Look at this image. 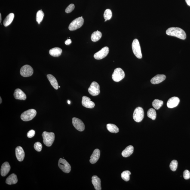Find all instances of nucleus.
I'll list each match as a JSON object with an SVG mask.
<instances>
[{
    "label": "nucleus",
    "mask_w": 190,
    "mask_h": 190,
    "mask_svg": "<svg viewBox=\"0 0 190 190\" xmlns=\"http://www.w3.org/2000/svg\"><path fill=\"white\" fill-rule=\"evenodd\" d=\"M102 34L99 31H96L93 32L91 36V40L94 42L98 41L101 38Z\"/></svg>",
    "instance_id": "26"
},
{
    "label": "nucleus",
    "mask_w": 190,
    "mask_h": 190,
    "mask_svg": "<svg viewBox=\"0 0 190 190\" xmlns=\"http://www.w3.org/2000/svg\"><path fill=\"white\" fill-rule=\"evenodd\" d=\"M60 86H59V88H60Z\"/></svg>",
    "instance_id": "43"
},
{
    "label": "nucleus",
    "mask_w": 190,
    "mask_h": 190,
    "mask_svg": "<svg viewBox=\"0 0 190 190\" xmlns=\"http://www.w3.org/2000/svg\"><path fill=\"white\" fill-rule=\"evenodd\" d=\"M34 71L32 67L29 65H25L21 68L20 75L24 77L31 76L33 75Z\"/></svg>",
    "instance_id": "10"
},
{
    "label": "nucleus",
    "mask_w": 190,
    "mask_h": 190,
    "mask_svg": "<svg viewBox=\"0 0 190 190\" xmlns=\"http://www.w3.org/2000/svg\"><path fill=\"white\" fill-rule=\"evenodd\" d=\"M14 96L15 99L20 100H25L26 98L25 93L20 89L17 88L15 90Z\"/></svg>",
    "instance_id": "17"
},
{
    "label": "nucleus",
    "mask_w": 190,
    "mask_h": 190,
    "mask_svg": "<svg viewBox=\"0 0 190 190\" xmlns=\"http://www.w3.org/2000/svg\"><path fill=\"white\" fill-rule=\"evenodd\" d=\"M49 54L53 57H59L61 55L62 53L61 49L58 47H55L51 49L49 51Z\"/></svg>",
    "instance_id": "23"
},
{
    "label": "nucleus",
    "mask_w": 190,
    "mask_h": 190,
    "mask_svg": "<svg viewBox=\"0 0 190 190\" xmlns=\"http://www.w3.org/2000/svg\"><path fill=\"white\" fill-rule=\"evenodd\" d=\"M178 166L177 161L176 160H174L170 163V168L172 171L175 172L177 169Z\"/></svg>",
    "instance_id": "33"
},
{
    "label": "nucleus",
    "mask_w": 190,
    "mask_h": 190,
    "mask_svg": "<svg viewBox=\"0 0 190 190\" xmlns=\"http://www.w3.org/2000/svg\"><path fill=\"white\" fill-rule=\"evenodd\" d=\"M0 99H1V101H0V103L1 104V102H2V99H1V97H0Z\"/></svg>",
    "instance_id": "41"
},
{
    "label": "nucleus",
    "mask_w": 190,
    "mask_h": 190,
    "mask_svg": "<svg viewBox=\"0 0 190 190\" xmlns=\"http://www.w3.org/2000/svg\"><path fill=\"white\" fill-rule=\"evenodd\" d=\"M133 119L137 122H141L144 117V111L142 108L140 107L135 109L133 113Z\"/></svg>",
    "instance_id": "7"
},
{
    "label": "nucleus",
    "mask_w": 190,
    "mask_h": 190,
    "mask_svg": "<svg viewBox=\"0 0 190 190\" xmlns=\"http://www.w3.org/2000/svg\"><path fill=\"white\" fill-rule=\"evenodd\" d=\"M72 123L77 130L79 131H83L85 129V126L81 120L74 117L72 119Z\"/></svg>",
    "instance_id": "12"
},
{
    "label": "nucleus",
    "mask_w": 190,
    "mask_h": 190,
    "mask_svg": "<svg viewBox=\"0 0 190 190\" xmlns=\"http://www.w3.org/2000/svg\"><path fill=\"white\" fill-rule=\"evenodd\" d=\"M48 79L49 81L50 84L54 88L57 90L59 88L58 83L57 82V80L54 76L51 75H47Z\"/></svg>",
    "instance_id": "21"
},
{
    "label": "nucleus",
    "mask_w": 190,
    "mask_h": 190,
    "mask_svg": "<svg viewBox=\"0 0 190 190\" xmlns=\"http://www.w3.org/2000/svg\"><path fill=\"white\" fill-rule=\"evenodd\" d=\"M92 182L95 189L96 190H101V180L100 178L97 176L94 175L92 177Z\"/></svg>",
    "instance_id": "18"
},
{
    "label": "nucleus",
    "mask_w": 190,
    "mask_h": 190,
    "mask_svg": "<svg viewBox=\"0 0 190 190\" xmlns=\"http://www.w3.org/2000/svg\"><path fill=\"white\" fill-rule=\"evenodd\" d=\"M125 76L124 71L121 68H116L112 75L113 80L116 82L121 81Z\"/></svg>",
    "instance_id": "6"
},
{
    "label": "nucleus",
    "mask_w": 190,
    "mask_h": 190,
    "mask_svg": "<svg viewBox=\"0 0 190 190\" xmlns=\"http://www.w3.org/2000/svg\"><path fill=\"white\" fill-rule=\"evenodd\" d=\"M165 75H156L151 80V82L153 84H157L162 82L166 79Z\"/></svg>",
    "instance_id": "19"
},
{
    "label": "nucleus",
    "mask_w": 190,
    "mask_h": 190,
    "mask_svg": "<svg viewBox=\"0 0 190 190\" xmlns=\"http://www.w3.org/2000/svg\"><path fill=\"white\" fill-rule=\"evenodd\" d=\"M100 150L98 149H95L90 157V162L91 164H95L99 160V158H100Z\"/></svg>",
    "instance_id": "15"
},
{
    "label": "nucleus",
    "mask_w": 190,
    "mask_h": 190,
    "mask_svg": "<svg viewBox=\"0 0 190 190\" xmlns=\"http://www.w3.org/2000/svg\"><path fill=\"white\" fill-rule=\"evenodd\" d=\"M37 114L36 110L31 109L25 111L21 114L20 118L22 121H31L36 116Z\"/></svg>",
    "instance_id": "3"
},
{
    "label": "nucleus",
    "mask_w": 190,
    "mask_h": 190,
    "mask_svg": "<svg viewBox=\"0 0 190 190\" xmlns=\"http://www.w3.org/2000/svg\"><path fill=\"white\" fill-rule=\"evenodd\" d=\"M68 103L69 104H71V102L69 100H68Z\"/></svg>",
    "instance_id": "42"
},
{
    "label": "nucleus",
    "mask_w": 190,
    "mask_h": 190,
    "mask_svg": "<svg viewBox=\"0 0 190 190\" xmlns=\"http://www.w3.org/2000/svg\"><path fill=\"white\" fill-rule=\"evenodd\" d=\"M187 4L190 6V0H185Z\"/></svg>",
    "instance_id": "39"
},
{
    "label": "nucleus",
    "mask_w": 190,
    "mask_h": 190,
    "mask_svg": "<svg viewBox=\"0 0 190 190\" xmlns=\"http://www.w3.org/2000/svg\"><path fill=\"white\" fill-rule=\"evenodd\" d=\"M132 47L133 54L138 59H142V55L139 40L137 39L133 40L132 43Z\"/></svg>",
    "instance_id": "4"
},
{
    "label": "nucleus",
    "mask_w": 190,
    "mask_h": 190,
    "mask_svg": "<svg viewBox=\"0 0 190 190\" xmlns=\"http://www.w3.org/2000/svg\"><path fill=\"white\" fill-rule=\"evenodd\" d=\"M166 33L167 35L176 37L179 39L183 40L186 39V33L183 29L179 28H170L167 30Z\"/></svg>",
    "instance_id": "1"
},
{
    "label": "nucleus",
    "mask_w": 190,
    "mask_h": 190,
    "mask_svg": "<svg viewBox=\"0 0 190 190\" xmlns=\"http://www.w3.org/2000/svg\"><path fill=\"white\" fill-rule=\"evenodd\" d=\"M147 116L151 119L155 120L156 118V113L155 110L152 108L149 109L147 112Z\"/></svg>",
    "instance_id": "29"
},
{
    "label": "nucleus",
    "mask_w": 190,
    "mask_h": 190,
    "mask_svg": "<svg viewBox=\"0 0 190 190\" xmlns=\"http://www.w3.org/2000/svg\"><path fill=\"white\" fill-rule=\"evenodd\" d=\"M44 16V14L41 10L38 11L37 13L36 16V21L38 24H40L42 21Z\"/></svg>",
    "instance_id": "30"
},
{
    "label": "nucleus",
    "mask_w": 190,
    "mask_h": 190,
    "mask_svg": "<svg viewBox=\"0 0 190 190\" xmlns=\"http://www.w3.org/2000/svg\"><path fill=\"white\" fill-rule=\"evenodd\" d=\"M34 148H35L36 150L38 151V152H40V151L42 150V144L41 142H35V144H34Z\"/></svg>",
    "instance_id": "34"
},
{
    "label": "nucleus",
    "mask_w": 190,
    "mask_h": 190,
    "mask_svg": "<svg viewBox=\"0 0 190 190\" xmlns=\"http://www.w3.org/2000/svg\"><path fill=\"white\" fill-rule=\"evenodd\" d=\"M183 176L185 179H188L190 178V173L189 170H185L183 173Z\"/></svg>",
    "instance_id": "36"
},
{
    "label": "nucleus",
    "mask_w": 190,
    "mask_h": 190,
    "mask_svg": "<svg viewBox=\"0 0 190 190\" xmlns=\"http://www.w3.org/2000/svg\"><path fill=\"white\" fill-rule=\"evenodd\" d=\"M89 93L92 96H98L100 93V86L96 81H93L88 89Z\"/></svg>",
    "instance_id": "9"
},
{
    "label": "nucleus",
    "mask_w": 190,
    "mask_h": 190,
    "mask_svg": "<svg viewBox=\"0 0 190 190\" xmlns=\"http://www.w3.org/2000/svg\"><path fill=\"white\" fill-rule=\"evenodd\" d=\"M107 129L110 133H117L119 131V129L115 125L112 124H108L106 125Z\"/></svg>",
    "instance_id": "27"
},
{
    "label": "nucleus",
    "mask_w": 190,
    "mask_h": 190,
    "mask_svg": "<svg viewBox=\"0 0 190 190\" xmlns=\"http://www.w3.org/2000/svg\"><path fill=\"white\" fill-rule=\"evenodd\" d=\"M163 104L162 100H160L158 99H155L152 102V105L154 109L158 110L161 107Z\"/></svg>",
    "instance_id": "28"
},
{
    "label": "nucleus",
    "mask_w": 190,
    "mask_h": 190,
    "mask_svg": "<svg viewBox=\"0 0 190 190\" xmlns=\"http://www.w3.org/2000/svg\"><path fill=\"white\" fill-rule=\"evenodd\" d=\"M35 134V131L33 130H30L28 132L27 134V137L29 138L33 137Z\"/></svg>",
    "instance_id": "37"
},
{
    "label": "nucleus",
    "mask_w": 190,
    "mask_h": 190,
    "mask_svg": "<svg viewBox=\"0 0 190 190\" xmlns=\"http://www.w3.org/2000/svg\"><path fill=\"white\" fill-rule=\"evenodd\" d=\"M134 151V148L132 145H129L122 151L121 155L124 157L130 156L133 154Z\"/></svg>",
    "instance_id": "22"
},
{
    "label": "nucleus",
    "mask_w": 190,
    "mask_h": 190,
    "mask_svg": "<svg viewBox=\"0 0 190 190\" xmlns=\"http://www.w3.org/2000/svg\"><path fill=\"white\" fill-rule=\"evenodd\" d=\"M16 155L17 159L18 161L21 162L24 159L25 157L24 151L21 147L17 146L15 150Z\"/></svg>",
    "instance_id": "16"
},
{
    "label": "nucleus",
    "mask_w": 190,
    "mask_h": 190,
    "mask_svg": "<svg viewBox=\"0 0 190 190\" xmlns=\"http://www.w3.org/2000/svg\"><path fill=\"white\" fill-rule=\"evenodd\" d=\"M14 14L13 13H10L5 18L4 20V26L5 27L8 26L11 23L14 18Z\"/></svg>",
    "instance_id": "25"
},
{
    "label": "nucleus",
    "mask_w": 190,
    "mask_h": 190,
    "mask_svg": "<svg viewBox=\"0 0 190 190\" xmlns=\"http://www.w3.org/2000/svg\"><path fill=\"white\" fill-rule=\"evenodd\" d=\"M18 182V179L17 175L13 174L7 178L6 183L8 185H11L16 184Z\"/></svg>",
    "instance_id": "24"
},
{
    "label": "nucleus",
    "mask_w": 190,
    "mask_h": 190,
    "mask_svg": "<svg viewBox=\"0 0 190 190\" xmlns=\"http://www.w3.org/2000/svg\"><path fill=\"white\" fill-rule=\"evenodd\" d=\"M1 14H0V23H1Z\"/></svg>",
    "instance_id": "40"
},
{
    "label": "nucleus",
    "mask_w": 190,
    "mask_h": 190,
    "mask_svg": "<svg viewBox=\"0 0 190 190\" xmlns=\"http://www.w3.org/2000/svg\"><path fill=\"white\" fill-rule=\"evenodd\" d=\"M109 52V49L108 47L102 48L100 51L95 53L94 55V58L96 60H101L104 58L108 55Z\"/></svg>",
    "instance_id": "11"
},
{
    "label": "nucleus",
    "mask_w": 190,
    "mask_h": 190,
    "mask_svg": "<svg viewBox=\"0 0 190 190\" xmlns=\"http://www.w3.org/2000/svg\"><path fill=\"white\" fill-rule=\"evenodd\" d=\"M75 8V6L74 4H72L69 5L67 7L65 10V12L67 13H69L72 12Z\"/></svg>",
    "instance_id": "35"
},
{
    "label": "nucleus",
    "mask_w": 190,
    "mask_h": 190,
    "mask_svg": "<svg viewBox=\"0 0 190 190\" xmlns=\"http://www.w3.org/2000/svg\"><path fill=\"white\" fill-rule=\"evenodd\" d=\"M180 100L179 98L174 96L169 99L167 103V106L169 108L176 107L179 105Z\"/></svg>",
    "instance_id": "14"
},
{
    "label": "nucleus",
    "mask_w": 190,
    "mask_h": 190,
    "mask_svg": "<svg viewBox=\"0 0 190 190\" xmlns=\"http://www.w3.org/2000/svg\"><path fill=\"white\" fill-rule=\"evenodd\" d=\"M131 173L128 170L125 171L121 174V177L125 181H128L130 180V175Z\"/></svg>",
    "instance_id": "31"
},
{
    "label": "nucleus",
    "mask_w": 190,
    "mask_h": 190,
    "mask_svg": "<svg viewBox=\"0 0 190 190\" xmlns=\"http://www.w3.org/2000/svg\"><path fill=\"white\" fill-rule=\"evenodd\" d=\"M58 166L61 170L65 173H70L71 170L70 165L64 159L60 158L59 160Z\"/></svg>",
    "instance_id": "8"
},
{
    "label": "nucleus",
    "mask_w": 190,
    "mask_h": 190,
    "mask_svg": "<svg viewBox=\"0 0 190 190\" xmlns=\"http://www.w3.org/2000/svg\"><path fill=\"white\" fill-rule=\"evenodd\" d=\"M84 23V19L82 17L75 19L69 24V29L71 31H74L79 29L82 26Z\"/></svg>",
    "instance_id": "5"
},
{
    "label": "nucleus",
    "mask_w": 190,
    "mask_h": 190,
    "mask_svg": "<svg viewBox=\"0 0 190 190\" xmlns=\"http://www.w3.org/2000/svg\"><path fill=\"white\" fill-rule=\"evenodd\" d=\"M10 166L7 162H4L1 166V175L3 176H5L8 174L10 170Z\"/></svg>",
    "instance_id": "20"
},
{
    "label": "nucleus",
    "mask_w": 190,
    "mask_h": 190,
    "mask_svg": "<svg viewBox=\"0 0 190 190\" xmlns=\"http://www.w3.org/2000/svg\"><path fill=\"white\" fill-rule=\"evenodd\" d=\"M82 106L89 109H93L95 106L94 102L91 101L90 98L86 96H83L82 100Z\"/></svg>",
    "instance_id": "13"
},
{
    "label": "nucleus",
    "mask_w": 190,
    "mask_h": 190,
    "mask_svg": "<svg viewBox=\"0 0 190 190\" xmlns=\"http://www.w3.org/2000/svg\"><path fill=\"white\" fill-rule=\"evenodd\" d=\"M42 136L44 144L47 146H51L55 140L54 133L44 131L43 133Z\"/></svg>",
    "instance_id": "2"
},
{
    "label": "nucleus",
    "mask_w": 190,
    "mask_h": 190,
    "mask_svg": "<svg viewBox=\"0 0 190 190\" xmlns=\"http://www.w3.org/2000/svg\"><path fill=\"white\" fill-rule=\"evenodd\" d=\"M104 17L105 20V22L107 20H110L112 17V13L111 10L109 9H107L105 10L104 13Z\"/></svg>",
    "instance_id": "32"
},
{
    "label": "nucleus",
    "mask_w": 190,
    "mask_h": 190,
    "mask_svg": "<svg viewBox=\"0 0 190 190\" xmlns=\"http://www.w3.org/2000/svg\"><path fill=\"white\" fill-rule=\"evenodd\" d=\"M72 43V41L71 39H69L67 40L65 42V44L67 45H69L70 44H71Z\"/></svg>",
    "instance_id": "38"
}]
</instances>
